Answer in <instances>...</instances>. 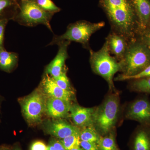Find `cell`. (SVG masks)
I'll return each mask as SVG.
<instances>
[{"label": "cell", "mask_w": 150, "mask_h": 150, "mask_svg": "<svg viewBox=\"0 0 150 150\" xmlns=\"http://www.w3.org/2000/svg\"><path fill=\"white\" fill-rule=\"evenodd\" d=\"M130 87L134 91L150 93V77L133 80L130 83Z\"/></svg>", "instance_id": "obj_20"}, {"label": "cell", "mask_w": 150, "mask_h": 150, "mask_svg": "<svg viewBox=\"0 0 150 150\" xmlns=\"http://www.w3.org/2000/svg\"><path fill=\"white\" fill-rule=\"evenodd\" d=\"M48 150H67L64 146L61 140L53 139L49 142Z\"/></svg>", "instance_id": "obj_26"}, {"label": "cell", "mask_w": 150, "mask_h": 150, "mask_svg": "<svg viewBox=\"0 0 150 150\" xmlns=\"http://www.w3.org/2000/svg\"><path fill=\"white\" fill-rule=\"evenodd\" d=\"M11 4V0H0V14Z\"/></svg>", "instance_id": "obj_30"}, {"label": "cell", "mask_w": 150, "mask_h": 150, "mask_svg": "<svg viewBox=\"0 0 150 150\" xmlns=\"http://www.w3.org/2000/svg\"><path fill=\"white\" fill-rule=\"evenodd\" d=\"M7 22L8 20L6 19L0 20V50L4 49L3 47L4 33L6 25Z\"/></svg>", "instance_id": "obj_28"}, {"label": "cell", "mask_w": 150, "mask_h": 150, "mask_svg": "<svg viewBox=\"0 0 150 150\" xmlns=\"http://www.w3.org/2000/svg\"><path fill=\"white\" fill-rule=\"evenodd\" d=\"M150 77V65L147 67L142 72L136 75L130 76H123L121 74L118 75L117 77L114 79L115 81H122L126 80H134Z\"/></svg>", "instance_id": "obj_23"}, {"label": "cell", "mask_w": 150, "mask_h": 150, "mask_svg": "<svg viewBox=\"0 0 150 150\" xmlns=\"http://www.w3.org/2000/svg\"><path fill=\"white\" fill-rule=\"evenodd\" d=\"M46 96L40 88L19 100L23 114L30 125L38 124L42 121L46 112Z\"/></svg>", "instance_id": "obj_7"}, {"label": "cell", "mask_w": 150, "mask_h": 150, "mask_svg": "<svg viewBox=\"0 0 150 150\" xmlns=\"http://www.w3.org/2000/svg\"><path fill=\"white\" fill-rule=\"evenodd\" d=\"M117 150H119L118 149H117Z\"/></svg>", "instance_id": "obj_34"}, {"label": "cell", "mask_w": 150, "mask_h": 150, "mask_svg": "<svg viewBox=\"0 0 150 150\" xmlns=\"http://www.w3.org/2000/svg\"><path fill=\"white\" fill-rule=\"evenodd\" d=\"M80 132L61 139L64 146L67 150L80 147L81 139Z\"/></svg>", "instance_id": "obj_21"}, {"label": "cell", "mask_w": 150, "mask_h": 150, "mask_svg": "<svg viewBox=\"0 0 150 150\" xmlns=\"http://www.w3.org/2000/svg\"><path fill=\"white\" fill-rule=\"evenodd\" d=\"M105 25L104 21L91 23L86 21H79L68 25L64 33L54 35L53 40L48 45L57 44L64 40L74 41L81 43L83 48L89 50V40L91 35Z\"/></svg>", "instance_id": "obj_5"}, {"label": "cell", "mask_w": 150, "mask_h": 150, "mask_svg": "<svg viewBox=\"0 0 150 150\" xmlns=\"http://www.w3.org/2000/svg\"><path fill=\"white\" fill-rule=\"evenodd\" d=\"M111 30L131 40L139 32V22L131 0H99Z\"/></svg>", "instance_id": "obj_1"}, {"label": "cell", "mask_w": 150, "mask_h": 150, "mask_svg": "<svg viewBox=\"0 0 150 150\" xmlns=\"http://www.w3.org/2000/svg\"><path fill=\"white\" fill-rule=\"evenodd\" d=\"M133 150H150V126H142L134 136Z\"/></svg>", "instance_id": "obj_16"}, {"label": "cell", "mask_w": 150, "mask_h": 150, "mask_svg": "<svg viewBox=\"0 0 150 150\" xmlns=\"http://www.w3.org/2000/svg\"><path fill=\"white\" fill-rule=\"evenodd\" d=\"M79 134L81 141L94 142L97 144L100 137L93 126L83 127L81 131H80Z\"/></svg>", "instance_id": "obj_18"}, {"label": "cell", "mask_w": 150, "mask_h": 150, "mask_svg": "<svg viewBox=\"0 0 150 150\" xmlns=\"http://www.w3.org/2000/svg\"><path fill=\"white\" fill-rule=\"evenodd\" d=\"M129 41L125 36L112 30L105 38L110 54L118 62L122 60L125 55Z\"/></svg>", "instance_id": "obj_12"}, {"label": "cell", "mask_w": 150, "mask_h": 150, "mask_svg": "<svg viewBox=\"0 0 150 150\" xmlns=\"http://www.w3.org/2000/svg\"><path fill=\"white\" fill-rule=\"evenodd\" d=\"M80 147L84 150H99L97 144L94 142L81 141Z\"/></svg>", "instance_id": "obj_27"}, {"label": "cell", "mask_w": 150, "mask_h": 150, "mask_svg": "<svg viewBox=\"0 0 150 150\" xmlns=\"http://www.w3.org/2000/svg\"><path fill=\"white\" fill-rule=\"evenodd\" d=\"M40 88L46 96L71 101L74 99V91H66L57 85L53 77L45 74L41 81Z\"/></svg>", "instance_id": "obj_11"}, {"label": "cell", "mask_w": 150, "mask_h": 150, "mask_svg": "<svg viewBox=\"0 0 150 150\" xmlns=\"http://www.w3.org/2000/svg\"><path fill=\"white\" fill-rule=\"evenodd\" d=\"M137 37L150 50V28L140 31Z\"/></svg>", "instance_id": "obj_25"}, {"label": "cell", "mask_w": 150, "mask_h": 150, "mask_svg": "<svg viewBox=\"0 0 150 150\" xmlns=\"http://www.w3.org/2000/svg\"><path fill=\"white\" fill-rule=\"evenodd\" d=\"M71 150H84L82 149L81 148L79 147L77 148H75V149H72Z\"/></svg>", "instance_id": "obj_31"}, {"label": "cell", "mask_w": 150, "mask_h": 150, "mask_svg": "<svg viewBox=\"0 0 150 150\" xmlns=\"http://www.w3.org/2000/svg\"><path fill=\"white\" fill-rule=\"evenodd\" d=\"M13 150H22L21 149H20L18 147L16 146L14 148Z\"/></svg>", "instance_id": "obj_32"}, {"label": "cell", "mask_w": 150, "mask_h": 150, "mask_svg": "<svg viewBox=\"0 0 150 150\" xmlns=\"http://www.w3.org/2000/svg\"><path fill=\"white\" fill-rule=\"evenodd\" d=\"M36 3L44 11L52 13L59 12L61 9L57 7L51 0H35Z\"/></svg>", "instance_id": "obj_24"}, {"label": "cell", "mask_w": 150, "mask_h": 150, "mask_svg": "<svg viewBox=\"0 0 150 150\" xmlns=\"http://www.w3.org/2000/svg\"><path fill=\"white\" fill-rule=\"evenodd\" d=\"M18 56L16 53L8 52L4 49L0 50V69L10 72L16 66Z\"/></svg>", "instance_id": "obj_17"}, {"label": "cell", "mask_w": 150, "mask_h": 150, "mask_svg": "<svg viewBox=\"0 0 150 150\" xmlns=\"http://www.w3.org/2000/svg\"><path fill=\"white\" fill-rule=\"evenodd\" d=\"M72 105L70 101L48 97L46 99V112L53 118H65L70 113Z\"/></svg>", "instance_id": "obj_13"}, {"label": "cell", "mask_w": 150, "mask_h": 150, "mask_svg": "<svg viewBox=\"0 0 150 150\" xmlns=\"http://www.w3.org/2000/svg\"><path fill=\"white\" fill-rule=\"evenodd\" d=\"M95 108L82 107L77 105H72L70 114L75 125L83 127L93 126V115Z\"/></svg>", "instance_id": "obj_14"}, {"label": "cell", "mask_w": 150, "mask_h": 150, "mask_svg": "<svg viewBox=\"0 0 150 150\" xmlns=\"http://www.w3.org/2000/svg\"><path fill=\"white\" fill-rule=\"evenodd\" d=\"M119 62L121 75H137L150 65V50L137 37L129 41L125 55Z\"/></svg>", "instance_id": "obj_2"}, {"label": "cell", "mask_w": 150, "mask_h": 150, "mask_svg": "<svg viewBox=\"0 0 150 150\" xmlns=\"http://www.w3.org/2000/svg\"><path fill=\"white\" fill-rule=\"evenodd\" d=\"M0 150H10L8 148H5V147H3L1 148L0 149Z\"/></svg>", "instance_id": "obj_33"}, {"label": "cell", "mask_w": 150, "mask_h": 150, "mask_svg": "<svg viewBox=\"0 0 150 150\" xmlns=\"http://www.w3.org/2000/svg\"><path fill=\"white\" fill-rule=\"evenodd\" d=\"M126 118L138 121L142 126H150V102L146 97L138 98L129 105Z\"/></svg>", "instance_id": "obj_8"}, {"label": "cell", "mask_w": 150, "mask_h": 150, "mask_svg": "<svg viewBox=\"0 0 150 150\" xmlns=\"http://www.w3.org/2000/svg\"><path fill=\"white\" fill-rule=\"evenodd\" d=\"M119 103L118 94L112 93L107 96L102 104L95 108L93 123L100 135L105 136L112 131L118 118Z\"/></svg>", "instance_id": "obj_4"}, {"label": "cell", "mask_w": 150, "mask_h": 150, "mask_svg": "<svg viewBox=\"0 0 150 150\" xmlns=\"http://www.w3.org/2000/svg\"><path fill=\"white\" fill-rule=\"evenodd\" d=\"M43 127L47 134L61 139L79 133L80 131L78 127L59 119L46 121L43 124Z\"/></svg>", "instance_id": "obj_9"}, {"label": "cell", "mask_w": 150, "mask_h": 150, "mask_svg": "<svg viewBox=\"0 0 150 150\" xmlns=\"http://www.w3.org/2000/svg\"><path fill=\"white\" fill-rule=\"evenodd\" d=\"M30 150H48V146L42 141H35L30 146Z\"/></svg>", "instance_id": "obj_29"}, {"label": "cell", "mask_w": 150, "mask_h": 150, "mask_svg": "<svg viewBox=\"0 0 150 150\" xmlns=\"http://www.w3.org/2000/svg\"><path fill=\"white\" fill-rule=\"evenodd\" d=\"M53 15L41 8L35 0H21L16 19L20 24L30 27L44 25L52 31L50 21Z\"/></svg>", "instance_id": "obj_6"}, {"label": "cell", "mask_w": 150, "mask_h": 150, "mask_svg": "<svg viewBox=\"0 0 150 150\" xmlns=\"http://www.w3.org/2000/svg\"><path fill=\"white\" fill-rule=\"evenodd\" d=\"M57 85L66 91H73L69 80L67 76L66 69L64 68L61 74L56 78H53Z\"/></svg>", "instance_id": "obj_22"}, {"label": "cell", "mask_w": 150, "mask_h": 150, "mask_svg": "<svg viewBox=\"0 0 150 150\" xmlns=\"http://www.w3.org/2000/svg\"><path fill=\"white\" fill-rule=\"evenodd\" d=\"M89 50L90 63L93 71L106 81L110 90L115 91L113 77L116 73L120 71V63L114 56H111L106 41L98 51Z\"/></svg>", "instance_id": "obj_3"}, {"label": "cell", "mask_w": 150, "mask_h": 150, "mask_svg": "<svg viewBox=\"0 0 150 150\" xmlns=\"http://www.w3.org/2000/svg\"><path fill=\"white\" fill-rule=\"evenodd\" d=\"M131 1L139 22V32L149 28L150 0H131Z\"/></svg>", "instance_id": "obj_15"}, {"label": "cell", "mask_w": 150, "mask_h": 150, "mask_svg": "<svg viewBox=\"0 0 150 150\" xmlns=\"http://www.w3.org/2000/svg\"><path fill=\"white\" fill-rule=\"evenodd\" d=\"M71 42L67 40L61 41L57 44L59 51L54 59L46 67L45 74L53 78H56L61 74L65 67V62L69 58L68 48Z\"/></svg>", "instance_id": "obj_10"}, {"label": "cell", "mask_w": 150, "mask_h": 150, "mask_svg": "<svg viewBox=\"0 0 150 150\" xmlns=\"http://www.w3.org/2000/svg\"><path fill=\"white\" fill-rule=\"evenodd\" d=\"M99 150H117L115 137L111 131L105 137L100 136L97 143Z\"/></svg>", "instance_id": "obj_19"}]
</instances>
